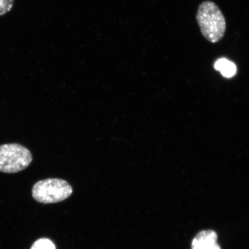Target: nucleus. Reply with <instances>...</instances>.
Instances as JSON below:
<instances>
[{"mask_svg":"<svg viewBox=\"0 0 249 249\" xmlns=\"http://www.w3.org/2000/svg\"><path fill=\"white\" fill-rule=\"evenodd\" d=\"M196 19L204 38L212 43L219 42L225 35L226 20L214 2L204 1L198 6Z\"/></svg>","mask_w":249,"mask_h":249,"instance_id":"1","label":"nucleus"},{"mask_svg":"<svg viewBox=\"0 0 249 249\" xmlns=\"http://www.w3.org/2000/svg\"><path fill=\"white\" fill-rule=\"evenodd\" d=\"M33 156L23 145L12 143L0 145V171L17 173L26 169L32 162Z\"/></svg>","mask_w":249,"mask_h":249,"instance_id":"2","label":"nucleus"},{"mask_svg":"<svg viewBox=\"0 0 249 249\" xmlns=\"http://www.w3.org/2000/svg\"><path fill=\"white\" fill-rule=\"evenodd\" d=\"M72 192V188L66 180L49 178L36 182L32 194L34 198L40 203L52 204L66 200Z\"/></svg>","mask_w":249,"mask_h":249,"instance_id":"3","label":"nucleus"},{"mask_svg":"<svg viewBox=\"0 0 249 249\" xmlns=\"http://www.w3.org/2000/svg\"><path fill=\"white\" fill-rule=\"evenodd\" d=\"M217 233L213 230L202 231L195 236L192 249H222L217 243Z\"/></svg>","mask_w":249,"mask_h":249,"instance_id":"4","label":"nucleus"},{"mask_svg":"<svg viewBox=\"0 0 249 249\" xmlns=\"http://www.w3.org/2000/svg\"><path fill=\"white\" fill-rule=\"evenodd\" d=\"M214 67L220 71L225 77H231L236 73V67L234 63L226 58H221L216 61Z\"/></svg>","mask_w":249,"mask_h":249,"instance_id":"5","label":"nucleus"},{"mask_svg":"<svg viewBox=\"0 0 249 249\" xmlns=\"http://www.w3.org/2000/svg\"><path fill=\"white\" fill-rule=\"evenodd\" d=\"M30 249H56L54 243L49 239L41 238L34 243Z\"/></svg>","mask_w":249,"mask_h":249,"instance_id":"6","label":"nucleus"},{"mask_svg":"<svg viewBox=\"0 0 249 249\" xmlns=\"http://www.w3.org/2000/svg\"><path fill=\"white\" fill-rule=\"evenodd\" d=\"M15 0H0V16L8 13L13 7Z\"/></svg>","mask_w":249,"mask_h":249,"instance_id":"7","label":"nucleus"}]
</instances>
